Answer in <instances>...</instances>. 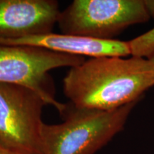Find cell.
Here are the masks:
<instances>
[{
  "mask_svg": "<svg viewBox=\"0 0 154 154\" xmlns=\"http://www.w3.org/2000/svg\"><path fill=\"white\" fill-rule=\"evenodd\" d=\"M154 86L148 59L99 57L70 68L63 80L64 95L79 108L111 111L141 99Z\"/></svg>",
  "mask_w": 154,
  "mask_h": 154,
  "instance_id": "6da1fadb",
  "label": "cell"
},
{
  "mask_svg": "<svg viewBox=\"0 0 154 154\" xmlns=\"http://www.w3.org/2000/svg\"><path fill=\"white\" fill-rule=\"evenodd\" d=\"M137 102L101 111L66 103L63 122L42 126L44 154H95L124 130Z\"/></svg>",
  "mask_w": 154,
  "mask_h": 154,
  "instance_id": "7a4b0ae2",
  "label": "cell"
},
{
  "mask_svg": "<svg viewBox=\"0 0 154 154\" xmlns=\"http://www.w3.org/2000/svg\"><path fill=\"white\" fill-rule=\"evenodd\" d=\"M150 17L144 0H74L61 11L57 25L61 34L111 40Z\"/></svg>",
  "mask_w": 154,
  "mask_h": 154,
  "instance_id": "3957f363",
  "label": "cell"
},
{
  "mask_svg": "<svg viewBox=\"0 0 154 154\" xmlns=\"http://www.w3.org/2000/svg\"><path fill=\"white\" fill-rule=\"evenodd\" d=\"M43 98L23 85L0 82V146L17 154H44Z\"/></svg>",
  "mask_w": 154,
  "mask_h": 154,
  "instance_id": "277c9868",
  "label": "cell"
},
{
  "mask_svg": "<svg viewBox=\"0 0 154 154\" xmlns=\"http://www.w3.org/2000/svg\"><path fill=\"white\" fill-rule=\"evenodd\" d=\"M85 57L58 53L39 47L0 44V82L23 85L32 88L47 105L61 113L66 103L56 99L55 84L49 72L61 67H74Z\"/></svg>",
  "mask_w": 154,
  "mask_h": 154,
  "instance_id": "5b68a950",
  "label": "cell"
},
{
  "mask_svg": "<svg viewBox=\"0 0 154 154\" xmlns=\"http://www.w3.org/2000/svg\"><path fill=\"white\" fill-rule=\"evenodd\" d=\"M60 13L56 0H0V38L52 33Z\"/></svg>",
  "mask_w": 154,
  "mask_h": 154,
  "instance_id": "8992f818",
  "label": "cell"
},
{
  "mask_svg": "<svg viewBox=\"0 0 154 154\" xmlns=\"http://www.w3.org/2000/svg\"><path fill=\"white\" fill-rule=\"evenodd\" d=\"M0 44L39 47L54 52L84 57H126L131 55L128 42L98 39L53 32L15 39L0 38Z\"/></svg>",
  "mask_w": 154,
  "mask_h": 154,
  "instance_id": "52a82bcc",
  "label": "cell"
},
{
  "mask_svg": "<svg viewBox=\"0 0 154 154\" xmlns=\"http://www.w3.org/2000/svg\"><path fill=\"white\" fill-rule=\"evenodd\" d=\"M131 57L148 59L154 54V27L128 42Z\"/></svg>",
  "mask_w": 154,
  "mask_h": 154,
  "instance_id": "ba28073f",
  "label": "cell"
},
{
  "mask_svg": "<svg viewBox=\"0 0 154 154\" xmlns=\"http://www.w3.org/2000/svg\"><path fill=\"white\" fill-rule=\"evenodd\" d=\"M144 3L150 17L154 18V0H144Z\"/></svg>",
  "mask_w": 154,
  "mask_h": 154,
  "instance_id": "9c48e42d",
  "label": "cell"
},
{
  "mask_svg": "<svg viewBox=\"0 0 154 154\" xmlns=\"http://www.w3.org/2000/svg\"><path fill=\"white\" fill-rule=\"evenodd\" d=\"M0 154H17V153H12V152L5 149V148L2 147V146H0Z\"/></svg>",
  "mask_w": 154,
  "mask_h": 154,
  "instance_id": "30bf717a",
  "label": "cell"
},
{
  "mask_svg": "<svg viewBox=\"0 0 154 154\" xmlns=\"http://www.w3.org/2000/svg\"><path fill=\"white\" fill-rule=\"evenodd\" d=\"M148 59H149L150 62H151L152 66H153V70H154V54L152 56H151L149 58H148Z\"/></svg>",
  "mask_w": 154,
  "mask_h": 154,
  "instance_id": "8fae6325",
  "label": "cell"
}]
</instances>
